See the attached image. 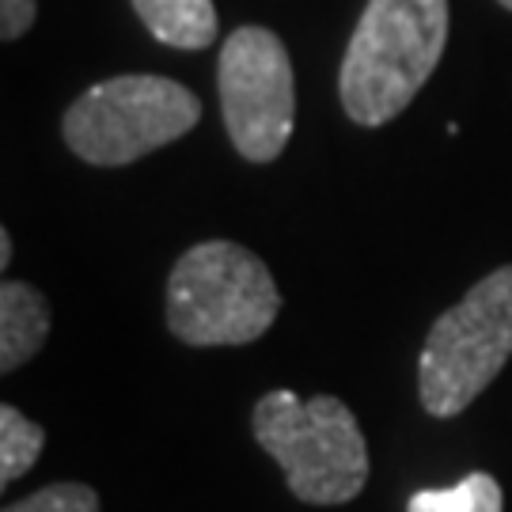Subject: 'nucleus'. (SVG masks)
Listing matches in <instances>:
<instances>
[{"instance_id":"nucleus-1","label":"nucleus","mask_w":512,"mask_h":512,"mask_svg":"<svg viewBox=\"0 0 512 512\" xmlns=\"http://www.w3.org/2000/svg\"><path fill=\"white\" fill-rule=\"evenodd\" d=\"M448 0H368L342 57L338 95L357 126L399 118L444 57Z\"/></svg>"},{"instance_id":"nucleus-2","label":"nucleus","mask_w":512,"mask_h":512,"mask_svg":"<svg viewBox=\"0 0 512 512\" xmlns=\"http://www.w3.org/2000/svg\"><path fill=\"white\" fill-rule=\"evenodd\" d=\"M258 448L274 456L304 505H346L368 482V444L342 399H300L289 387L262 395L251 410Z\"/></svg>"},{"instance_id":"nucleus-3","label":"nucleus","mask_w":512,"mask_h":512,"mask_svg":"<svg viewBox=\"0 0 512 512\" xmlns=\"http://www.w3.org/2000/svg\"><path fill=\"white\" fill-rule=\"evenodd\" d=\"M281 293L270 266L232 239L190 247L167 277V330L186 346H247L274 327Z\"/></svg>"},{"instance_id":"nucleus-4","label":"nucleus","mask_w":512,"mask_h":512,"mask_svg":"<svg viewBox=\"0 0 512 512\" xmlns=\"http://www.w3.org/2000/svg\"><path fill=\"white\" fill-rule=\"evenodd\" d=\"M512 357V266L486 274L429 327L418 357V395L433 418H456Z\"/></svg>"},{"instance_id":"nucleus-5","label":"nucleus","mask_w":512,"mask_h":512,"mask_svg":"<svg viewBox=\"0 0 512 512\" xmlns=\"http://www.w3.org/2000/svg\"><path fill=\"white\" fill-rule=\"evenodd\" d=\"M202 118L198 95L167 76H114L65 110V145L84 164L126 167L186 137Z\"/></svg>"},{"instance_id":"nucleus-6","label":"nucleus","mask_w":512,"mask_h":512,"mask_svg":"<svg viewBox=\"0 0 512 512\" xmlns=\"http://www.w3.org/2000/svg\"><path fill=\"white\" fill-rule=\"evenodd\" d=\"M220 110L243 160H277L296 122L293 61L270 27H239L220 46Z\"/></svg>"},{"instance_id":"nucleus-7","label":"nucleus","mask_w":512,"mask_h":512,"mask_svg":"<svg viewBox=\"0 0 512 512\" xmlns=\"http://www.w3.org/2000/svg\"><path fill=\"white\" fill-rule=\"evenodd\" d=\"M50 334V304L27 281L0 285V368L16 372L35 357Z\"/></svg>"},{"instance_id":"nucleus-8","label":"nucleus","mask_w":512,"mask_h":512,"mask_svg":"<svg viewBox=\"0 0 512 512\" xmlns=\"http://www.w3.org/2000/svg\"><path fill=\"white\" fill-rule=\"evenodd\" d=\"M148 35L175 50H205L217 42L213 0H133Z\"/></svg>"},{"instance_id":"nucleus-9","label":"nucleus","mask_w":512,"mask_h":512,"mask_svg":"<svg viewBox=\"0 0 512 512\" xmlns=\"http://www.w3.org/2000/svg\"><path fill=\"white\" fill-rule=\"evenodd\" d=\"M406 512H505L501 482L486 471H471L448 490H418L406 501Z\"/></svg>"},{"instance_id":"nucleus-10","label":"nucleus","mask_w":512,"mask_h":512,"mask_svg":"<svg viewBox=\"0 0 512 512\" xmlns=\"http://www.w3.org/2000/svg\"><path fill=\"white\" fill-rule=\"evenodd\" d=\"M46 452V429L16 406H0V486H12Z\"/></svg>"},{"instance_id":"nucleus-11","label":"nucleus","mask_w":512,"mask_h":512,"mask_svg":"<svg viewBox=\"0 0 512 512\" xmlns=\"http://www.w3.org/2000/svg\"><path fill=\"white\" fill-rule=\"evenodd\" d=\"M4 512H99V494L84 482H54Z\"/></svg>"},{"instance_id":"nucleus-12","label":"nucleus","mask_w":512,"mask_h":512,"mask_svg":"<svg viewBox=\"0 0 512 512\" xmlns=\"http://www.w3.org/2000/svg\"><path fill=\"white\" fill-rule=\"evenodd\" d=\"M35 23V0H0V38L16 42Z\"/></svg>"},{"instance_id":"nucleus-13","label":"nucleus","mask_w":512,"mask_h":512,"mask_svg":"<svg viewBox=\"0 0 512 512\" xmlns=\"http://www.w3.org/2000/svg\"><path fill=\"white\" fill-rule=\"evenodd\" d=\"M8 262H12V232L4 228L0 232V266H8Z\"/></svg>"},{"instance_id":"nucleus-14","label":"nucleus","mask_w":512,"mask_h":512,"mask_svg":"<svg viewBox=\"0 0 512 512\" xmlns=\"http://www.w3.org/2000/svg\"><path fill=\"white\" fill-rule=\"evenodd\" d=\"M497 4H501V8H509V12H512V0H497Z\"/></svg>"}]
</instances>
